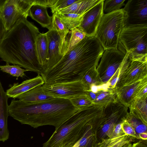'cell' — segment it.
I'll list each match as a JSON object with an SVG mask.
<instances>
[{
	"label": "cell",
	"mask_w": 147,
	"mask_h": 147,
	"mask_svg": "<svg viewBox=\"0 0 147 147\" xmlns=\"http://www.w3.org/2000/svg\"><path fill=\"white\" fill-rule=\"evenodd\" d=\"M125 0H104L103 10L104 14H106L121 9L125 5Z\"/></svg>",
	"instance_id": "cell-33"
},
{
	"label": "cell",
	"mask_w": 147,
	"mask_h": 147,
	"mask_svg": "<svg viewBox=\"0 0 147 147\" xmlns=\"http://www.w3.org/2000/svg\"><path fill=\"white\" fill-rule=\"evenodd\" d=\"M103 107L93 105L80 109L55 129L42 147H72L82 137L87 124L103 116Z\"/></svg>",
	"instance_id": "cell-4"
},
{
	"label": "cell",
	"mask_w": 147,
	"mask_h": 147,
	"mask_svg": "<svg viewBox=\"0 0 147 147\" xmlns=\"http://www.w3.org/2000/svg\"><path fill=\"white\" fill-rule=\"evenodd\" d=\"M100 1L101 0H78L77 1L69 7L56 12L65 13H72L84 15L87 11Z\"/></svg>",
	"instance_id": "cell-20"
},
{
	"label": "cell",
	"mask_w": 147,
	"mask_h": 147,
	"mask_svg": "<svg viewBox=\"0 0 147 147\" xmlns=\"http://www.w3.org/2000/svg\"><path fill=\"white\" fill-rule=\"evenodd\" d=\"M126 52L119 43L117 49L105 50L96 68L103 84H107L124 60Z\"/></svg>",
	"instance_id": "cell-9"
},
{
	"label": "cell",
	"mask_w": 147,
	"mask_h": 147,
	"mask_svg": "<svg viewBox=\"0 0 147 147\" xmlns=\"http://www.w3.org/2000/svg\"><path fill=\"white\" fill-rule=\"evenodd\" d=\"M96 68V66H94L90 69L86 73L81 80L87 90H90L92 85L99 86L103 84Z\"/></svg>",
	"instance_id": "cell-26"
},
{
	"label": "cell",
	"mask_w": 147,
	"mask_h": 147,
	"mask_svg": "<svg viewBox=\"0 0 147 147\" xmlns=\"http://www.w3.org/2000/svg\"><path fill=\"white\" fill-rule=\"evenodd\" d=\"M147 98L136 99L129 106V113L147 125Z\"/></svg>",
	"instance_id": "cell-23"
},
{
	"label": "cell",
	"mask_w": 147,
	"mask_h": 147,
	"mask_svg": "<svg viewBox=\"0 0 147 147\" xmlns=\"http://www.w3.org/2000/svg\"><path fill=\"white\" fill-rule=\"evenodd\" d=\"M78 0H57L56 3L51 8L52 13L66 8L75 3Z\"/></svg>",
	"instance_id": "cell-34"
},
{
	"label": "cell",
	"mask_w": 147,
	"mask_h": 147,
	"mask_svg": "<svg viewBox=\"0 0 147 147\" xmlns=\"http://www.w3.org/2000/svg\"><path fill=\"white\" fill-rule=\"evenodd\" d=\"M131 60L129 58V54L126 52L125 57L121 65L107 84L109 89L114 90L117 87L124 73L127 68Z\"/></svg>",
	"instance_id": "cell-27"
},
{
	"label": "cell",
	"mask_w": 147,
	"mask_h": 147,
	"mask_svg": "<svg viewBox=\"0 0 147 147\" xmlns=\"http://www.w3.org/2000/svg\"><path fill=\"white\" fill-rule=\"evenodd\" d=\"M39 3V0H7L0 13V19L5 32L9 31L18 20L23 18H27L31 6Z\"/></svg>",
	"instance_id": "cell-8"
},
{
	"label": "cell",
	"mask_w": 147,
	"mask_h": 147,
	"mask_svg": "<svg viewBox=\"0 0 147 147\" xmlns=\"http://www.w3.org/2000/svg\"><path fill=\"white\" fill-rule=\"evenodd\" d=\"M122 130L124 134L137 140H140L137 136L135 130L132 126L127 121H124L122 123Z\"/></svg>",
	"instance_id": "cell-35"
},
{
	"label": "cell",
	"mask_w": 147,
	"mask_h": 147,
	"mask_svg": "<svg viewBox=\"0 0 147 147\" xmlns=\"http://www.w3.org/2000/svg\"><path fill=\"white\" fill-rule=\"evenodd\" d=\"M7 0H0V13L3 10Z\"/></svg>",
	"instance_id": "cell-42"
},
{
	"label": "cell",
	"mask_w": 147,
	"mask_h": 147,
	"mask_svg": "<svg viewBox=\"0 0 147 147\" xmlns=\"http://www.w3.org/2000/svg\"><path fill=\"white\" fill-rule=\"evenodd\" d=\"M42 89L47 94L54 98H69L86 94L87 90L82 80L51 84H44Z\"/></svg>",
	"instance_id": "cell-10"
},
{
	"label": "cell",
	"mask_w": 147,
	"mask_h": 147,
	"mask_svg": "<svg viewBox=\"0 0 147 147\" xmlns=\"http://www.w3.org/2000/svg\"><path fill=\"white\" fill-rule=\"evenodd\" d=\"M122 123H119L115 126L110 137H115L124 134L122 129Z\"/></svg>",
	"instance_id": "cell-36"
},
{
	"label": "cell",
	"mask_w": 147,
	"mask_h": 147,
	"mask_svg": "<svg viewBox=\"0 0 147 147\" xmlns=\"http://www.w3.org/2000/svg\"><path fill=\"white\" fill-rule=\"evenodd\" d=\"M126 19V14L123 8L103 14L94 36L104 51L117 49L120 34L125 26Z\"/></svg>",
	"instance_id": "cell-5"
},
{
	"label": "cell",
	"mask_w": 147,
	"mask_h": 147,
	"mask_svg": "<svg viewBox=\"0 0 147 147\" xmlns=\"http://www.w3.org/2000/svg\"><path fill=\"white\" fill-rule=\"evenodd\" d=\"M128 108L117 98L104 107L102 122L96 132L97 143L102 139L110 137L115 126L126 119Z\"/></svg>",
	"instance_id": "cell-7"
},
{
	"label": "cell",
	"mask_w": 147,
	"mask_h": 147,
	"mask_svg": "<svg viewBox=\"0 0 147 147\" xmlns=\"http://www.w3.org/2000/svg\"><path fill=\"white\" fill-rule=\"evenodd\" d=\"M132 145L131 143L127 144L124 145L122 147H132Z\"/></svg>",
	"instance_id": "cell-43"
},
{
	"label": "cell",
	"mask_w": 147,
	"mask_h": 147,
	"mask_svg": "<svg viewBox=\"0 0 147 147\" xmlns=\"http://www.w3.org/2000/svg\"><path fill=\"white\" fill-rule=\"evenodd\" d=\"M46 33L48 40L47 63L44 72L53 67L63 56L62 50V41L58 32L51 29Z\"/></svg>",
	"instance_id": "cell-14"
},
{
	"label": "cell",
	"mask_w": 147,
	"mask_h": 147,
	"mask_svg": "<svg viewBox=\"0 0 147 147\" xmlns=\"http://www.w3.org/2000/svg\"><path fill=\"white\" fill-rule=\"evenodd\" d=\"M8 98L0 81V141L3 142L7 140L9 136L7 126Z\"/></svg>",
	"instance_id": "cell-16"
},
{
	"label": "cell",
	"mask_w": 147,
	"mask_h": 147,
	"mask_svg": "<svg viewBox=\"0 0 147 147\" xmlns=\"http://www.w3.org/2000/svg\"><path fill=\"white\" fill-rule=\"evenodd\" d=\"M38 29L27 18L18 20L0 40V58L40 75L43 70L38 58L36 39Z\"/></svg>",
	"instance_id": "cell-2"
},
{
	"label": "cell",
	"mask_w": 147,
	"mask_h": 147,
	"mask_svg": "<svg viewBox=\"0 0 147 147\" xmlns=\"http://www.w3.org/2000/svg\"><path fill=\"white\" fill-rule=\"evenodd\" d=\"M47 8L43 5H33L29 9L28 16L38 22L42 27L47 28L49 30L52 28L53 18L52 16L49 15Z\"/></svg>",
	"instance_id": "cell-18"
},
{
	"label": "cell",
	"mask_w": 147,
	"mask_h": 147,
	"mask_svg": "<svg viewBox=\"0 0 147 147\" xmlns=\"http://www.w3.org/2000/svg\"><path fill=\"white\" fill-rule=\"evenodd\" d=\"M132 147H147V140H140L132 145Z\"/></svg>",
	"instance_id": "cell-37"
},
{
	"label": "cell",
	"mask_w": 147,
	"mask_h": 147,
	"mask_svg": "<svg viewBox=\"0 0 147 147\" xmlns=\"http://www.w3.org/2000/svg\"><path fill=\"white\" fill-rule=\"evenodd\" d=\"M138 137L140 140H147V133H143L139 135Z\"/></svg>",
	"instance_id": "cell-41"
},
{
	"label": "cell",
	"mask_w": 147,
	"mask_h": 147,
	"mask_svg": "<svg viewBox=\"0 0 147 147\" xmlns=\"http://www.w3.org/2000/svg\"><path fill=\"white\" fill-rule=\"evenodd\" d=\"M137 140L125 134L117 136L102 139L96 147H122L125 144L134 142Z\"/></svg>",
	"instance_id": "cell-22"
},
{
	"label": "cell",
	"mask_w": 147,
	"mask_h": 147,
	"mask_svg": "<svg viewBox=\"0 0 147 147\" xmlns=\"http://www.w3.org/2000/svg\"><path fill=\"white\" fill-rule=\"evenodd\" d=\"M80 109L68 99L53 98L34 103L12 100L8 107L9 115L22 124L34 128L51 125L57 129Z\"/></svg>",
	"instance_id": "cell-3"
},
{
	"label": "cell",
	"mask_w": 147,
	"mask_h": 147,
	"mask_svg": "<svg viewBox=\"0 0 147 147\" xmlns=\"http://www.w3.org/2000/svg\"><path fill=\"white\" fill-rule=\"evenodd\" d=\"M55 13L69 30L74 28H78L84 15L72 13Z\"/></svg>",
	"instance_id": "cell-25"
},
{
	"label": "cell",
	"mask_w": 147,
	"mask_h": 147,
	"mask_svg": "<svg viewBox=\"0 0 147 147\" xmlns=\"http://www.w3.org/2000/svg\"><path fill=\"white\" fill-rule=\"evenodd\" d=\"M36 46L39 62L43 72L47 63L48 40L46 33H40L37 36Z\"/></svg>",
	"instance_id": "cell-21"
},
{
	"label": "cell",
	"mask_w": 147,
	"mask_h": 147,
	"mask_svg": "<svg viewBox=\"0 0 147 147\" xmlns=\"http://www.w3.org/2000/svg\"><path fill=\"white\" fill-rule=\"evenodd\" d=\"M21 67L18 65H10L8 63H6V65H0V69L2 71L17 78L23 77L25 76L24 72L29 71L28 70L23 69Z\"/></svg>",
	"instance_id": "cell-30"
},
{
	"label": "cell",
	"mask_w": 147,
	"mask_h": 147,
	"mask_svg": "<svg viewBox=\"0 0 147 147\" xmlns=\"http://www.w3.org/2000/svg\"><path fill=\"white\" fill-rule=\"evenodd\" d=\"M52 28L56 30L59 34L62 42V47L65 44L66 38L70 30H68L56 14L53 13Z\"/></svg>",
	"instance_id": "cell-29"
},
{
	"label": "cell",
	"mask_w": 147,
	"mask_h": 147,
	"mask_svg": "<svg viewBox=\"0 0 147 147\" xmlns=\"http://www.w3.org/2000/svg\"><path fill=\"white\" fill-rule=\"evenodd\" d=\"M99 91L95 93L92 92L90 90H87L86 94L88 96L89 98L92 102L96 98L99 94Z\"/></svg>",
	"instance_id": "cell-38"
},
{
	"label": "cell",
	"mask_w": 147,
	"mask_h": 147,
	"mask_svg": "<svg viewBox=\"0 0 147 147\" xmlns=\"http://www.w3.org/2000/svg\"><path fill=\"white\" fill-rule=\"evenodd\" d=\"M96 98L92 101L93 105L104 107L114 102L116 96L113 90L109 89L107 90H100Z\"/></svg>",
	"instance_id": "cell-28"
},
{
	"label": "cell",
	"mask_w": 147,
	"mask_h": 147,
	"mask_svg": "<svg viewBox=\"0 0 147 147\" xmlns=\"http://www.w3.org/2000/svg\"><path fill=\"white\" fill-rule=\"evenodd\" d=\"M124 6L125 26L147 25V0H129Z\"/></svg>",
	"instance_id": "cell-11"
},
{
	"label": "cell",
	"mask_w": 147,
	"mask_h": 147,
	"mask_svg": "<svg viewBox=\"0 0 147 147\" xmlns=\"http://www.w3.org/2000/svg\"><path fill=\"white\" fill-rule=\"evenodd\" d=\"M146 77L147 57L141 59L131 60L116 88L131 84Z\"/></svg>",
	"instance_id": "cell-12"
},
{
	"label": "cell",
	"mask_w": 147,
	"mask_h": 147,
	"mask_svg": "<svg viewBox=\"0 0 147 147\" xmlns=\"http://www.w3.org/2000/svg\"><path fill=\"white\" fill-rule=\"evenodd\" d=\"M86 36V34L78 28L70 30L66 38V41L63 50V56L81 41Z\"/></svg>",
	"instance_id": "cell-24"
},
{
	"label": "cell",
	"mask_w": 147,
	"mask_h": 147,
	"mask_svg": "<svg viewBox=\"0 0 147 147\" xmlns=\"http://www.w3.org/2000/svg\"><path fill=\"white\" fill-rule=\"evenodd\" d=\"M104 51L95 36H86L56 65L42 74L44 84L81 80L90 69L97 67Z\"/></svg>",
	"instance_id": "cell-1"
},
{
	"label": "cell",
	"mask_w": 147,
	"mask_h": 147,
	"mask_svg": "<svg viewBox=\"0 0 147 147\" xmlns=\"http://www.w3.org/2000/svg\"><path fill=\"white\" fill-rule=\"evenodd\" d=\"M126 120L134 128L138 137L139 135L141 134L147 133V125L145 124L141 120L129 113Z\"/></svg>",
	"instance_id": "cell-31"
},
{
	"label": "cell",
	"mask_w": 147,
	"mask_h": 147,
	"mask_svg": "<svg viewBox=\"0 0 147 147\" xmlns=\"http://www.w3.org/2000/svg\"><path fill=\"white\" fill-rule=\"evenodd\" d=\"M54 97L45 93L42 86L33 88L21 94L17 98L25 102L34 103L44 101Z\"/></svg>",
	"instance_id": "cell-19"
},
{
	"label": "cell",
	"mask_w": 147,
	"mask_h": 147,
	"mask_svg": "<svg viewBox=\"0 0 147 147\" xmlns=\"http://www.w3.org/2000/svg\"><path fill=\"white\" fill-rule=\"evenodd\" d=\"M75 107L81 109L93 105L91 100L86 94L79 95L69 99Z\"/></svg>",
	"instance_id": "cell-32"
},
{
	"label": "cell",
	"mask_w": 147,
	"mask_h": 147,
	"mask_svg": "<svg viewBox=\"0 0 147 147\" xmlns=\"http://www.w3.org/2000/svg\"><path fill=\"white\" fill-rule=\"evenodd\" d=\"M90 90L94 93L97 92L99 90L98 86L94 85H91L90 87Z\"/></svg>",
	"instance_id": "cell-40"
},
{
	"label": "cell",
	"mask_w": 147,
	"mask_h": 147,
	"mask_svg": "<svg viewBox=\"0 0 147 147\" xmlns=\"http://www.w3.org/2000/svg\"><path fill=\"white\" fill-rule=\"evenodd\" d=\"M119 43L131 60L147 57V25L126 26L119 36Z\"/></svg>",
	"instance_id": "cell-6"
},
{
	"label": "cell",
	"mask_w": 147,
	"mask_h": 147,
	"mask_svg": "<svg viewBox=\"0 0 147 147\" xmlns=\"http://www.w3.org/2000/svg\"><path fill=\"white\" fill-rule=\"evenodd\" d=\"M5 32V28L3 23L0 19V40Z\"/></svg>",
	"instance_id": "cell-39"
},
{
	"label": "cell",
	"mask_w": 147,
	"mask_h": 147,
	"mask_svg": "<svg viewBox=\"0 0 147 147\" xmlns=\"http://www.w3.org/2000/svg\"><path fill=\"white\" fill-rule=\"evenodd\" d=\"M104 1V0H101L84 15L78 28L86 36H94L98 26L104 14L103 10Z\"/></svg>",
	"instance_id": "cell-13"
},
{
	"label": "cell",
	"mask_w": 147,
	"mask_h": 147,
	"mask_svg": "<svg viewBox=\"0 0 147 147\" xmlns=\"http://www.w3.org/2000/svg\"><path fill=\"white\" fill-rule=\"evenodd\" d=\"M44 84L43 78L38 74L36 77L26 80L20 84H14L7 90L6 92L8 98L15 99L23 93Z\"/></svg>",
	"instance_id": "cell-17"
},
{
	"label": "cell",
	"mask_w": 147,
	"mask_h": 147,
	"mask_svg": "<svg viewBox=\"0 0 147 147\" xmlns=\"http://www.w3.org/2000/svg\"><path fill=\"white\" fill-rule=\"evenodd\" d=\"M147 86V77L131 84L118 87L113 90L117 99L129 107L135 100L140 91Z\"/></svg>",
	"instance_id": "cell-15"
}]
</instances>
